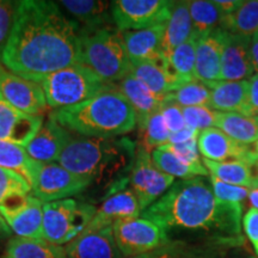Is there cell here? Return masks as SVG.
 Instances as JSON below:
<instances>
[{
    "mask_svg": "<svg viewBox=\"0 0 258 258\" xmlns=\"http://www.w3.org/2000/svg\"><path fill=\"white\" fill-rule=\"evenodd\" d=\"M4 258H66V251L44 239L15 237L6 245Z\"/></svg>",
    "mask_w": 258,
    "mask_h": 258,
    "instance_id": "obj_29",
    "label": "cell"
},
{
    "mask_svg": "<svg viewBox=\"0 0 258 258\" xmlns=\"http://www.w3.org/2000/svg\"><path fill=\"white\" fill-rule=\"evenodd\" d=\"M66 258H122L112 227L84 231L64 247Z\"/></svg>",
    "mask_w": 258,
    "mask_h": 258,
    "instance_id": "obj_22",
    "label": "cell"
},
{
    "mask_svg": "<svg viewBox=\"0 0 258 258\" xmlns=\"http://www.w3.org/2000/svg\"><path fill=\"white\" fill-rule=\"evenodd\" d=\"M196 43L198 37L192 34L184 43L177 47L167 59L171 69L184 84L195 79Z\"/></svg>",
    "mask_w": 258,
    "mask_h": 258,
    "instance_id": "obj_36",
    "label": "cell"
},
{
    "mask_svg": "<svg viewBox=\"0 0 258 258\" xmlns=\"http://www.w3.org/2000/svg\"><path fill=\"white\" fill-rule=\"evenodd\" d=\"M165 24L144 29V30L123 31L125 49L131 62L159 59L163 55V38Z\"/></svg>",
    "mask_w": 258,
    "mask_h": 258,
    "instance_id": "obj_24",
    "label": "cell"
},
{
    "mask_svg": "<svg viewBox=\"0 0 258 258\" xmlns=\"http://www.w3.org/2000/svg\"><path fill=\"white\" fill-rule=\"evenodd\" d=\"M251 171H252V189H258V161L254 165L251 167Z\"/></svg>",
    "mask_w": 258,
    "mask_h": 258,
    "instance_id": "obj_51",
    "label": "cell"
},
{
    "mask_svg": "<svg viewBox=\"0 0 258 258\" xmlns=\"http://www.w3.org/2000/svg\"><path fill=\"white\" fill-rule=\"evenodd\" d=\"M215 127L239 144L250 145L258 140V116L217 111Z\"/></svg>",
    "mask_w": 258,
    "mask_h": 258,
    "instance_id": "obj_28",
    "label": "cell"
},
{
    "mask_svg": "<svg viewBox=\"0 0 258 258\" xmlns=\"http://www.w3.org/2000/svg\"><path fill=\"white\" fill-rule=\"evenodd\" d=\"M10 234H11V230H10V227L8 226V224H6L4 218L0 215V239L9 237Z\"/></svg>",
    "mask_w": 258,
    "mask_h": 258,
    "instance_id": "obj_49",
    "label": "cell"
},
{
    "mask_svg": "<svg viewBox=\"0 0 258 258\" xmlns=\"http://www.w3.org/2000/svg\"><path fill=\"white\" fill-rule=\"evenodd\" d=\"M246 116H258V73L249 79V91L244 114Z\"/></svg>",
    "mask_w": 258,
    "mask_h": 258,
    "instance_id": "obj_44",
    "label": "cell"
},
{
    "mask_svg": "<svg viewBox=\"0 0 258 258\" xmlns=\"http://www.w3.org/2000/svg\"><path fill=\"white\" fill-rule=\"evenodd\" d=\"M60 8L64 9L80 31H95L99 29L114 27L111 17V2L99 0H62Z\"/></svg>",
    "mask_w": 258,
    "mask_h": 258,
    "instance_id": "obj_23",
    "label": "cell"
},
{
    "mask_svg": "<svg viewBox=\"0 0 258 258\" xmlns=\"http://www.w3.org/2000/svg\"><path fill=\"white\" fill-rule=\"evenodd\" d=\"M79 62L89 67L106 84L115 85L120 82L131 70L122 32L115 27L80 31Z\"/></svg>",
    "mask_w": 258,
    "mask_h": 258,
    "instance_id": "obj_5",
    "label": "cell"
},
{
    "mask_svg": "<svg viewBox=\"0 0 258 258\" xmlns=\"http://www.w3.org/2000/svg\"><path fill=\"white\" fill-rule=\"evenodd\" d=\"M115 85L135 111L137 123L159 110L165 99V96H159L152 92L145 84L131 74L116 83Z\"/></svg>",
    "mask_w": 258,
    "mask_h": 258,
    "instance_id": "obj_25",
    "label": "cell"
},
{
    "mask_svg": "<svg viewBox=\"0 0 258 258\" xmlns=\"http://www.w3.org/2000/svg\"><path fill=\"white\" fill-rule=\"evenodd\" d=\"M249 258H254V257H249Z\"/></svg>",
    "mask_w": 258,
    "mask_h": 258,
    "instance_id": "obj_53",
    "label": "cell"
},
{
    "mask_svg": "<svg viewBox=\"0 0 258 258\" xmlns=\"http://www.w3.org/2000/svg\"><path fill=\"white\" fill-rule=\"evenodd\" d=\"M251 59L253 71L258 73V31L251 36Z\"/></svg>",
    "mask_w": 258,
    "mask_h": 258,
    "instance_id": "obj_48",
    "label": "cell"
},
{
    "mask_svg": "<svg viewBox=\"0 0 258 258\" xmlns=\"http://www.w3.org/2000/svg\"><path fill=\"white\" fill-rule=\"evenodd\" d=\"M50 116L69 132L86 138L124 137L137 127L135 111L116 85L80 104L56 109Z\"/></svg>",
    "mask_w": 258,
    "mask_h": 258,
    "instance_id": "obj_4",
    "label": "cell"
},
{
    "mask_svg": "<svg viewBox=\"0 0 258 258\" xmlns=\"http://www.w3.org/2000/svg\"><path fill=\"white\" fill-rule=\"evenodd\" d=\"M183 114L186 127L199 132L215 127L217 123V111L212 110L208 105L183 108Z\"/></svg>",
    "mask_w": 258,
    "mask_h": 258,
    "instance_id": "obj_40",
    "label": "cell"
},
{
    "mask_svg": "<svg viewBox=\"0 0 258 258\" xmlns=\"http://www.w3.org/2000/svg\"><path fill=\"white\" fill-rule=\"evenodd\" d=\"M249 201L252 208L258 209V189H251L249 194Z\"/></svg>",
    "mask_w": 258,
    "mask_h": 258,
    "instance_id": "obj_50",
    "label": "cell"
},
{
    "mask_svg": "<svg viewBox=\"0 0 258 258\" xmlns=\"http://www.w3.org/2000/svg\"><path fill=\"white\" fill-rule=\"evenodd\" d=\"M199 133H200L199 131H195V129L190 127H185L180 129L178 132H176V133H171L169 144L176 145V144L186 143V141L191 140V139H198Z\"/></svg>",
    "mask_w": 258,
    "mask_h": 258,
    "instance_id": "obj_46",
    "label": "cell"
},
{
    "mask_svg": "<svg viewBox=\"0 0 258 258\" xmlns=\"http://www.w3.org/2000/svg\"><path fill=\"white\" fill-rule=\"evenodd\" d=\"M18 6L19 2L0 0V60L11 36Z\"/></svg>",
    "mask_w": 258,
    "mask_h": 258,
    "instance_id": "obj_41",
    "label": "cell"
},
{
    "mask_svg": "<svg viewBox=\"0 0 258 258\" xmlns=\"http://www.w3.org/2000/svg\"><path fill=\"white\" fill-rule=\"evenodd\" d=\"M199 153L203 159L211 161H226L228 158L244 161L252 167L258 161V156L249 145L234 141L217 127L201 131L198 137Z\"/></svg>",
    "mask_w": 258,
    "mask_h": 258,
    "instance_id": "obj_14",
    "label": "cell"
},
{
    "mask_svg": "<svg viewBox=\"0 0 258 258\" xmlns=\"http://www.w3.org/2000/svg\"><path fill=\"white\" fill-rule=\"evenodd\" d=\"M220 28L227 32L251 37L258 31V0L244 2L234 14L221 17Z\"/></svg>",
    "mask_w": 258,
    "mask_h": 258,
    "instance_id": "obj_32",
    "label": "cell"
},
{
    "mask_svg": "<svg viewBox=\"0 0 258 258\" xmlns=\"http://www.w3.org/2000/svg\"><path fill=\"white\" fill-rule=\"evenodd\" d=\"M253 72L251 37L225 31L220 82L249 80Z\"/></svg>",
    "mask_w": 258,
    "mask_h": 258,
    "instance_id": "obj_15",
    "label": "cell"
},
{
    "mask_svg": "<svg viewBox=\"0 0 258 258\" xmlns=\"http://www.w3.org/2000/svg\"><path fill=\"white\" fill-rule=\"evenodd\" d=\"M71 138L72 135L70 132L49 116L24 150L35 161L57 163Z\"/></svg>",
    "mask_w": 258,
    "mask_h": 258,
    "instance_id": "obj_18",
    "label": "cell"
},
{
    "mask_svg": "<svg viewBox=\"0 0 258 258\" xmlns=\"http://www.w3.org/2000/svg\"><path fill=\"white\" fill-rule=\"evenodd\" d=\"M114 238L122 257H132L163 246L171 240L160 226L144 218L115 222Z\"/></svg>",
    "mask_w": 258,
    "mask_h": 258,
    "instance_id": "obj_10",
    "label": "cell"
},
{
    "mask_svg": "<svg viewBox=\"0 0 258 258\" xmlns=\"http://www.w3.org/2000/svg\"><path fill=\"white\" fill-rule=\"evenodd\" d=\"M192 35V23L190 18L188 2H173L169 21L166 22L163 38V55L169 59L177 47Z\"/></svg>",
    "mask_w": 258,
    "mask_h": 258,
    "instance_id": "obj_27",
    "label": "cell"
},
{
    "mask_svg": "<svg viewBox=\"0 0 258 258\" xmlns=\"http://www.w3.org/2000/svg\"><path fill=\"white\" fill-rule=\"evenodd\" d=\"M165 98L175 102L182 108L208 105L209 98H211V89L203 83L194 79L166 95Z\"/></svg>",
    "mask_w": 258,
    "mask_h": 258,
    "instance_id": "obj_37",
    "label": "cell"
},
{
    "mask_svg": "<svg viewBox=\"0 0 258 258\" xmlns=\"http://www.w3.org/2000/svg\"><path fill=\"white\" fill-rule=\"evenodd\" d=\"M209 182H211L212 190L214 192L215 198H217L218 201L224 203L241 205V202L245 199L249 198V194L251 191L250 188L228 184V183L222 182V180L215 178L214 176L211 175H209Z\"/></svg>",
    "mask_w": 258,
    "mask_h": 258,
    "instance_id": "obj_39",
    "label": "cell"
},
{
    "mask_svg": "<svg viewBox=\"0 0 258 258\" xmlns=\"http://www.w3.org/2000/svg\"><path fill=\"white\" fill-rule=\"evenodd\" d=\"M0 215L17 237L42 239L43 203L34 195L9 199L0 206Z\"/></svg>",
    "mask_w": 258,
    "mask_h": 258,
    "instance_id": "obj_12",
    "label": "cell"
},
{
    "mask_svg": "<svg viewBox=\"0 0 258 258\" xmlns=\"http://www.w3.org/2000/svg\"><path fill=\"white\" fill-rule=\"evenodd\" d=\"M173 183L175 178L158 169L151 153L138 146L129 184L137 196L141 212L160 199Z\"/></svg>",
    "mask_w": 258,
    "mask_h": 258,
    "instance_id": "obj_11",
    "label": "cell"
},
{
    "mask_svg": "<svg viewBox=\"0 0 258 258\" xmlns=\"http://www.w3.org/2000/svg\"><path fill=\"white\" fill-rule=\"evenodd\" d=\"M80 61V27L59 3L19 2L15 25L0 62L10 72L40 83Z\"/></svg>",
    "mask_w": 258,
    "mask_h": 258,
    "instance_id": "obj_1",
    "label": "cell"
},
{
    "mask_svg": "<svg viewBox=\"0 0 258 258\" xmlns=\"http://www.w3.org/2000/svg\"><path fill=\"white\" fill-rule=\"evenodd\" d=\"M30 185L21 175L15 171L0 167V206L14 196L28 195Z\"/></svg>",
    "mask_w": 258,
    "mask_h": 258,
    "instance_id": "obj_38",
    "label": "cell"
},
{
    "mask_svg": "<svg viewBox=\"0 0 258 258\" xmlns=\"http://www.w3.org/2000/svg\"><path fill=\"white\" fill-rule=\"evenodd\" d=\"M140 214V206L133 190L131 188L123 189L103 200L85 231L112 227L115 222L139 218Z\"/></svg>",
    "mask_w": 258,
    "mask_h": 258,
    "instance_id": "obj_19",
    "label": "cell"
},
{
    "mask_svg": "<svg viewBox=\"0 0 258 258\" xmlns=\"http://www.w3.org/2000/svg\"><path fill=\"white\" fill-rule=\"evenodd\" d=\"M211 98L208 106L219 112L244 114L249 91V80L239 82H218L208 86Z\"/></svg>",
    "mask_w": 258,
    "mask_h": 258,
    "instance_id": "obj_26",
    "label": "cell"
},
{
    "mask_svg": "<svg viewBox=\"0 0 258 258\" xmlns=\"http://www.w3.org/2000/svg\"><path fill=\"white\" fill-rule=\"evenodd\" d=\"M159 111L170 133H176V132L186 127L183 108L176 104L175 102L165 98L160 106Z\"/></svg>",
    "mask_w": 258,
    "mask_h": 258,
    "instance_id": "obj_43",
    "label": "cell"
},
{
    "mask_svg": "<svg viewBox=\"0 0 258 258\" xmlns=\"http://www.w3.org/2000/svg\"><path fill=\"white\" fill-rule=\"evenodd\" d=\"M43 124V116L17 110L0 93V140L25 147Z\"/></svg>",
    "mask_w": 258,
    "mask_h": 258,
    "instance_id": "obj_16",
    "label": "cell"
},
{
    "mask_svg": "<svg viewBox=\"0 0 258 258\" xmlns=\"http://www.w3.org/2000/svg\"><path fill=\"white\" fill-rule=\"evenodd\" d=\"M188 8L192 23V34L198 38L220 28L222 16L213 2L192 0L188 2Z\"/></svg>",
    "mask_w": 258,
    "mask_h": 258,
    "instance_id": "obj_34",
    "label": "cell"
},
{
    "mask_svg": "<svg viewBox=\"0 0 258 258\" xmlns=\"http://www.w3.org/2000/svg\"><path fill=\"white\" fill-rule=\"evenodd\" d=\"M129 74L159 96L169 95L184 84L176 76L171 69L169 60L164 56L154 60L131 62Z\"/></svg>",
    "mask_w": 258,
    "mask_h": 258,
    "instance_id": "obj_21",
    "label": "cell"
},
{
    "mask_svg": "<svg viewBox=\"0 0 258 258\" xmlns=\"http://www.w3.org/2000/svg\"><path fill=\"white\" fill-rule=\"evenodd\" d=\"M89 188L88 180L64 169L59 163L38 161L31 191L42 203H48L71 199Z\"/></svg>",
    "mask_w": 258,
    "mask_h": 258,
    "instance_id": "obj_9",
    "label": "cell"
},
{
    "mask_svg": "<svg viewBox=\"0 0 258 258\" xmlns=\"http://www.w3.org/2000/svg\"><path fill=\"white\" fill-rule=\"evenodd\" d=\"M151 157H152L153 163L156 164V166L161 172L172 176L173 178L192 179L199 176H209L207 169L199 170L196 167L190 166L164 147H159L157 150H154L151 153Z\"/></svg>",
    "mask_w": 258,
    "mask_h": 258,
    "instance_id": "obj_35",
    "label": "cell"
},
{
    "mask_svg": "<svg viewBox=\"0 0 258 258\" xmlns=\"http://www.w3.org/2000/svg\"><path fill=\"white\" fill-rule=\"evenodd\" d=\"M224 42L225 30L221 28L198 38L195 79L205 85L220 82Z\"/></svg>",
    "mask_w": 258,
    "mask_h": 258,
    "instance_id": "obj_17",
    "label": "cell"
},
{
    "mask_svg": "<svg viewBox=\"0 0 258 258\" xmlns=\"http://www.w3.org/2000/svg\"><path fill=\"white\" fill-rule=\"evenodd\" d=\"M38 84L48 106L55 110L80 104L111 86L80 62L49 74Z\"/></svg>",
    "mask_w": 258,
    "mask_h": 258,
    "instance_id": "obj_6",
    "label": "cell"
},
{
    "mask_svg": "<svg viewBox=\"0 0 258 258\" xmlns=\"http://www.w3.org/2000/svg\"><path fill=\"white\" fill-rule=\"evenodd\" d=\"M245 233L254 247L258 246V209L250 208L244 215Z\"/></svg>",
    "mask_w": 258,
    "mask_h": 258,
    "instance_id": "obj_45",
    "label": "cell"
},
{
    "mask_svg": "<svg viewBox=\"0 0 258 258\" xmlns=\"http://www.w3.org/2000/svg\"><path fill=\"white\" fill-rule=\"evenodd\" d=\"M0 93L9 104L31 116H43L48 104L40 84L21 78L0 62Z\"/></svg>",
    "mask_w": 258,
    "mask_h": 258,
    "instance_id": "obj_13",
    "label": "cell"
},
{
    "mask_svg": "<svg viewBox=\"0 0 258 258\" xmlns=\"http://www.w3.org/2000/svg\"><path fill=\"white\" fill-rule=\"evenodd\" d=\"M97 208L90 203L64 199L43 203L42 239L62 246L86 230Z\"/></svg>",
    "mask_w": 258,
    "mask_h": 258,
    "instance_id": "obj_7",
    "label": "cell"
},
{
    "mask_svg": "<svg viewBox=\"0 0 258 258\" xmlns=\"http://www.w3.org/2000/svg\"><path fill=\"white\" fill-rule=\"evenodd\" d=\"M166 148L167 151L172 152L176 157H178L180 160L184 161L188 165L196 167L199 170H205L206 167L201 163L200 159V153L198 148V139H191V140L186 141L183 144H167L161 146Z\"/></svg>",
    "mask_w": 258,
    "mask_h": 258,
    "instance_id": "obj_42",
    "label": "cell"
},
{
    "mask_svg": "<svg viewBox=\"0 0 258 258\" xmlns=\"http://www.w3.org/2000/svg\"><path fill=\"white\" fill-rule=\"evenodd\" d=\"M241 205L218 201L203 177L180 179L141 212V218L169 231H201L227 237L240 234Z\"/></svg>",
    "mask_w": 258,
    "mask_h": 258,
    "instance_id": "obj_2",
    "label": "cell"
},
{
    "mask_svg": "<svg viewBox=\"0 0 258 258\" xmlns=\"http://www.w3.org/2000/svg\"><path fill=\"white\" fill-rule=\"evenodd\" d=\"M203 165L209 175L232 185L252 189V171L251 167L240 160L211 161L203 159Z\"/></svg>",
    "mask_w": 258,
    "mask_h": 258,
    "instance_id": "obj_30",
    "label": "cell"
},
{
    "mask_svg": "<svg viewBox=\"0 0 258 258\" xmlns=\"http://www.w3.org/2000/svg\"><path fill=\"white\" fill-rule=\"evenodd\" d=\"M137 125L139 129V140L137 144L147 152L152 153L157 148L169 144L171 133L159 110L153 112L145 120L138 122Z\"/></svg>",
    "mask_w": 258,
    "mask_h": 258,
    "instance_id": "obj_33",
    "label": "cell"
},
{
    "mask_svg": "<svg viewBox=\"0 0 258 258\" xmlns=\"http://www.w3.org/2000/svg\"><path fill=\"white\" fill-rule=\"evenodd\" d=\"M213 3H214V5L217 6L219 12L224 17V16H230L234 14L243 5L244 2H241V0H215Z\"/></svg>",
    "mask_w": 258,
    "mask_h": 258,
    "instance_id": "obj_47",
    "label": "cell"
},
{
    "mask_svg": "<svg viewBox=\"0 0 258 258\" xmlns=\"http://www.w3.org/2000/svg\"><path fill=\"white\" fill-rule=\"evenodd\" d=\"M173 2L167 0H116L111 2V17L118 31L144 30L165 24Z\"/></svg>",
    "mask_w": 258,
    "mask_h": 258,
    "instance_id": "obj_8",
    "label": "cell"
},
{
    "mask_svg": "<svg viewBox=\"0 0 258 258\" xmlns=\"http://www.w3.org/2000/svg\"><path fill=\"white\" fill-rule=\"evenodd\" d=\"M252 150H253V152L256 153L257 156H258V140L256 141V143L253 144V146H252Z\"/></svg>",
    "mask_w": 258,
    "mask_h": 258,
    "instance_id": "obj_52",
    "label": "cell"
},
{
    "mask_svg": "<svg viewBox=\"0 0 258 258\" xmlns=\"http://www.w3.org/2000/svg\"><path fill=\"white\" fill-rule=\"evenodd\" d=\"M38 161L32 160L25 152L24 147L0 140V167L17 172L27 180L32 190L35 171Z\"/></svg>",
    "mask_w": 258,
    "mask_h": 258,
    "instance_id": "obj_31",
    "label": "cell"
},
{
    "mask_svg": "<svg viewBox=\"0 0 258 258\" xmlns=\"http://www.w3.org/2000/svg\"><path fill=\"white\" fill-rule=\"evenodd\" d=\"M237 244L231 238H217L205 243H192L182 239L170 240L156 250L122 258H217L222 251Z\"/></svg>",
    "mask_w": 258,
    "mask_h": 258,
    "instance_id": "obj_20",
    "label": "cell"
},
{
    "mask_svg": "<svg viewBox=\"0 0 258 258\" xmlns=\"http://www.w3.org/2000/svg\"><path fill=\"white\" fill-rule=\"evenodd\" d=\"M137 141L128 137L70 139L57 160L60 165L102 190L103 198L127 189L133 169Z\"/></svg>",
    "mask_w": 258,
    "mask_h": 258,
    "instance_id": "obj_3",
    "label": "cell"
}]
</instances>
